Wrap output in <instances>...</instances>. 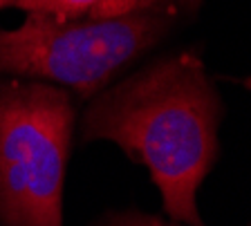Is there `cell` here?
<instances>
[{
  "label": "cell",
  "mask_w": 251,
  "mask_h": 226,
  "mask_svg": "<svg viewBox=\"0 0 251 226\" xmlns=\"http://www.w3.org/2000/svg\"><path fill=\"white\" fill-rule=\"evenodd\" d=\"M117 0H18L16 9L29 16L52 21H76V18H112Z\"/></svg>",
  "instance_id": "obj_4"
},
{
  "label": "cell",
  "mask_w": 251,
  "mask_h": 226,
  "mask_svg": "<svg viewBox=\"0 0 251 226\" xmlns=\"http://www.w3.org/2000/svg\"><path fill=\"white\" fill-rule=\"evenodd\" d=\"M18 0H0V11L2 9H9V7H16Z\"/></svg>",
  "instance_id": "obj_7"
},
{
  "label": "cell",
  "mask_w": 251,
  "mask_h": 226,
  "mask_svg": "<svg viewBox=\"0 0 251 226\" xmlns=\"http://www.w3.org/2000/svg\"><path fill=\"white\" fill-rule=\"evenodd\" d=\"M72 92L0 74V226H63Z\"/></svg>",
  "instance_id": "obj_2"
},
{
  "label": "cell",
  "mask_w": 251,
  "mask_h": 226,
  "mask_svg": "<svg viewBox=\"0 0 251 226\" xmlns=\"http://www.w3.org/2000/svg\"><path fill=\"white\" fill-rule=\"evenodd\" d=\"M175 23L159 14L76 21L27 14L21 27L0 29V74L45 81L88 101L151 52Z\"/></svg>",
  "instance_id": "obj_3"
},
{
  "label": "cell",
  "mask_w": 251,
  "mask_h": 226,
  "mask_svg": "<svg viewBox=\"0 0 251 226\" xmlns=\"http://www.w3.org/2000/svg\"><path fill=\"white\" fill-rule=\"evenodd\" d=\"M225 105L195 49L157 58L92 96L83 141H112L146 166L173 222L204 226L198 190L220 155Z\"/></svg>",
  "instance_id": "obj_1"
},
{
  "label": "cell",
  "mask_w": 251,
  "mask_h": 226,
  "mask_svg": "<svg viewBox=\"0 0 251 226\" xmlns=\"http://www.w3.org/2000/svg\"><path fill=\"white\" fill-rule=\"evenodd\" d=\"M94 226H186L179 222H164L155 215L137 213V210H126V213H112L105 220L97 222Z\"/></svg>",
  "instance_id": "obj_6"
},
{
  "label": "cell",
  "mask_w": 251,
  "mask_h": 226,
  "mask_svg": "<svg viewBox=\"0 0 251 226\" xmlns=\"http://www.w3.org/2000/svg\"><path fill=\"white\" fill-rule=\"evenodd\" d=\"M204 0H117L112 18L130 16V14H159L173 21H179L182 16L195 14L202 7Z\"/></svg>",
  "instance_id": "obj_5"
}]
</instances>
